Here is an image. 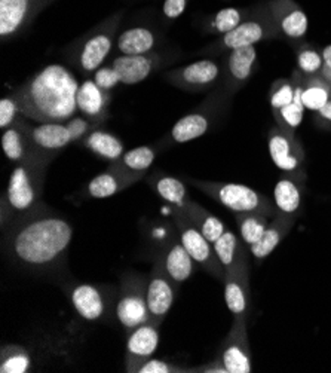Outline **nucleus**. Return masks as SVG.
<instances>
[{"label": "nucleus", "mask_w": 331, "mask_h": 373, "mask_svg": "<svg viewBox=\"0 0 331 373\" xmlns=\"http://www.w3.org/2000/svg\"><path fill=\"white\" fill-rule=\"evenodd\" d=\"M3 251L12 263L31 271L54 268L66 256L73 227L69 220L39 206L6 227Z\"/></svg>", "instance_id": "f257e3e1"}, {"label": "nucleus", "mask_w": 331, "mask_h": 373, "mask_svg": "<svg viewBox=\"0 0 331 373\" xmlns=\"http://www.w3.org/2000/svg\"><path fill=\"white\" fill-rule=\"evenodd\" d=\"M80 83L73 71L61 64H49L18 87L12 97L21 116L33 122L66 124L76 115Z\"/></svg>", "instance_id": "f03ea898"}, {"label": "nucleus", "mask_w": 331, "mask_h": 373, "mask_svg": "<svg viewBox=\"0 0 331 373\" xmlns=\"http://www.w3.org/2000/svg\"><path fill=\"white\" fill-rule=\"evenodd\" d=\"M51 161V158L34 149L27 160L15 165L2 197V220L9 213L12 223L20 216L39 206L45 186L46 168Z\"/></svg>", "instance_id": "7ed1b4c3"}, {"label": "nucleus", "mask_w": 331, "mask_h": 373, "mask_svg": "<svg viewBox=\"0 0 331 373\" xmlns=\"http://www.w3.org/2000/svg\"><path fill=\"white\" fill-rule=\"evenodd\" d=\"M188 182L199 189L206 197L217 201L220 206L234 211L235 214L241 213H262L275 218L279 214L275 202H272L262 192L255 190L250 186L239 183H226V182H211V180H196L188 178Z\"/></svg>", "instance_id": "20e7f679"}, {"label": "nucleus", "mask_w": 331, "mask_h": 373, "mask_svg": "<svg viewBox=\"0 0 331 373\" xmlns=\"http://www.w3.org/2000/svg\"><path fill=\"white\" fill-rule=\"evenodd\" d=\"M281 31L278 24L274 20V15L269 8V2L253 6L251 15L242 21L237 29L222 34L214 45L210 46L206 52L222 54L232 50H238L244 46H253L263 41L279 38Z\"/></svg>", "instance_id": "39448f33"}, {"label": "nucleus", "mask_w": 331, "mask_h": 373, "mask_svg": "<svg viewBox=\"0 0 331 373\" xmlns=\"http://www.w3.org/2000/svg\"><path fill=\"white\" fill-rule=\"evenodd\" d=\"M120 20L122 14H115L78 41L73 50V58L83 75L95 73L103 66L115 45Z\"/></svg>", "instance_id": "423d86ee"}, {"label": "nucleus", "mask_w": 331, "mask_h": 373, "mask_svg": "<svg viewBox=\"0 0 331 373\" xmlns=\"http://www.w3.org/2000/svg\"><path fill=\"white\" fill-rule=\"evenodd\" d=\"M230 99L232 95L223 85L220 87L199 107H196V111L178 119L169 132L171 143L181 144L205 136L216 119L223 113V109H227Z\"/></svg>", "instance_id": "0eeeda50"}, {"label": "nucleus", "mask_w": 331, "mask_h": 373, "mask_svg": "<svg viewBox=\"0 0 331 373\" xmlns=\"http://www.w3.org/2000/svg\"><path fill=\"white\" fill-rule=\"evenodd\" d=\"M147 281L149 280L134 274L124 275L120 281L116 317L125 332L152 320L149 307H147Z\"/></svg>", "instance_id": "6e6552de"}, {"label": "nucleus", "mask_w": 331, "mask_h": 373, "mask_svg": "<svg viewBox=\"0 0 331 373\" xmlns=\"http://www.w3.org/2000/svg\"><path fill=\"white\" fill-rule=\"evenodd\" d=\"M173 222L177 227L181 244L185 246L195 263L199 265L202 269L216 276V279L223 281L225 268L216 255L213 243L208 241L201 234V231L195 226V223L189 219V216L185 211L174 210Z\"/></svg>", "instance_id": "1a4fd4ad"}, {"label": "nucleus", "mask_w": 331, "mask_h": 373, "mask_svg": "<svg viewBox=\"0 0 331 373\" xmlns=\"http://www.w3.org/2000/svg\"><path fill=\"white\" fill-rule=\"evenodd\" d=\"M267 149L278 170L304 182L306 153L296 134H288L274 125L267 132Z\"/></svg>", "instance_id": "9d476101"}, {"label": "nucleus", "mask_w": 331, "mask_h": 373, "mask_svg": "<svg viewBox=\"0 0 331 373\" xmlns=\"http://www.w3.org/2000/svg\"><path fill=\"white\" fill-rule=\"evenodd\" d=\"M165 80L183 91L201 92L211 90L220 80L223 82V63L213 58H202L199 62L167 71Z\"/></svg>", "instance_id": "9b49d317"}, {"label": "nucleus", "mask_w": 331, "mask_h": 373, "mask_svg": "<svg viewBox=\"0 0 331 373\" xmlns=\"http://www.w3.org/2000/svg\"><path fill=\"white\" fill-rule=\"evenodd\" d=\"M226 373H251V348L248 341L247 317H234V323L216 357Z\"/></svg>", "instance_id": "f8f14e48"}, {"label": "nucleus", "mask_w": 331, "mask_h": 373, "mask_svg": "<svg viewBox=\"0 0 331 373\" xmlns=\"http://www.w3.org/2000/svg\"><path fill=\"white\" fill-rule=\"evenodd\" d=\"M177 290L178 284L171 280L161 258H159L155 262L149 281H147V307H149L150 318L155 323H164L168 312L174 305Z\"/></svg>", "instance_id": "ddd939ff"}, {"label": "nucleus", "mask_w": 331, "mask_h": 373, "mask_svg": "<svg viewBox=\"0 0 331 373\" xmlns=\"http://www.w3.org/2000/svg\"><path fill=\"white\" fill-rule=\"evenodd\" d=\"M55 0H0V36L14 38L27 29L38 14Z\"/></svg>", "instance_id": "4468645a"}, {"label": "nucleus", "mask_w": 331, "mask_h": 373, "mask_svg": "<svg viewBox=\"0 0 331 373\" xmlns=\"http://www.w3.org/2000/svg\"><path fill=\"white\" fill-rule=\"evenodd\" d=\"M67 296L78 316L91 323L103 320L108 314L110 302H112V296L107 288L88 283L71 284Z\"/></svg>", "instance_id": "2eb2a0df"}, {"label": "nucleus", "mask_w": 331, "mask_h": 373, "mask_svg": "<svg viewBox=\"0 0 331 373\" xmlns=\"http://www.w3.org/2000/svg\"><path fill=\"white\" fill-rule=\"evenodd\" d=\"M159 328L161 324L149 320L141 326L127 332L125 372L139 373V369L152 358L159 345Z\"/></svg>", "instance_id": "dca6fc26"}, {"label": "nucleus", "mask_w": 331, "mask_h": 373, "mask_svg": "<svg viewBox=\"0 0 331 373\" xmlns=\"http://www.w3.org/2000/svg\"><path fill=\"white\" fill-rule=\"evenodd\" d=\"M257 48L244 46L238 50L229 51L226 62H223V88L234 97V95L247 85L257 69Z\"/></svg>", "instance_id": "f3484780"}, {"label": "nucleus", "mask_w": 331, "mask_h": 373, "mask_svg": "<svg viewBox=\"0 0 331 373\" xmlns=\"http://www.w3.org/2000/svg\"><path fill=\"white\" fill-rule=\"evenodd\" d=\"M24 128L27 131V136L31 141V146L41 152L48 158L54 160L57 153L67 148L73 143L70 129L66 124L59 122H34L27 121V118L22 116Z\"/></svg>", "instance_id": "a211bd4d"}, {"label": "nucleus", "mask_w": 331, "mask_h": 373, "mask_svg": "<svg viewBox=\"0 0 331 373\" xmlns=\"http://www.w3.org/2000/svg\"><path fill=\"white\" fill-rule=\"evenodd\" d=\"M225 300L234 317H248L251 304L248 263L225 271Z\"/></svg>", "instance_id": "6ab92c4d"}, {"label": "nucleus", "mask_w": 331, "mask_h": 373, "mask_svg": "<svg viewBox=\"0 0 331 373\" xmlns=\"http://www.w3.org/2000/svg\"><path fill=\"white\" fill-rule=\"evenodd\" d=\"M269 8L281 34L290 41H299L308 33L309 20L294 0H269Z\"/></svg>", "instance_id": "aec40b11"}, {"label": "nucleus", "mask_w": 331, "mask_h": 373, "mask_svg": "<svg viewBox=\"0 0 331 373\" xmlns=\"http://www.w3.org/2000/svg\"><path fill=\"white\" fill-rule=\"evenodd\" d=\"M110 100H112L110 92L98 87L94 79L83 80L79 85L78 111L82 113V116L88 118L97 125L106 121Z\"/></svg>", "instance_id": "412c9836"}, {"label": "nucleus", "mask_w": 331, "mask_h": 373, "mask_svg": "<svg viewBox=\"0 0 331 373\" xmlns=\"http://www.w3.org/2000/svg\"><path fill=\"white\" fill-rule=\"evenodd\" d=\"M161 64V57L155 52L140 55H119L113 58L112 66L120 76L124 85H136L143 82Z\"/></svg>", "instance_id": "4be33fe9"}, {"label": "nucleus", "mask_w": 331, "mask_h": 373, "mask_svg": "<svg viewBox=\"0 0 331 373\" xmlns=\"http://www.w3.org/2000/svg\"><path fill=\"white\" fill-rule=\"evenodd\" d=\"M143 176L140 174H129L118 170V168L110 167L104 173L95 176L94 178L90 180V183L87 185V194L90 198L95 199H104L110 198L119 192L125 190L127 188L132 186L134 183H137Z\"/></svg>", "instance_id": "5701e85b"}, {"label": "nucleus", "mask_w": 331, "mask_h": 373, "mask_svg": "<svg viewBox=\"0 0 331 373\" xmlns=\"http://www.w3.org/2000/svg\"><path fill=\"white\" fill-rule=\"evenodd\" d=\"M297 216H288L279 213L269 222L262 238L254 246L250 247L251 255L255 260L266 259L271 253L281 244V241L290 234L296 225Z\"/></svg>", "instance_id": "b1692460"}, {"label": "nucleus", "mask_w": 331, "mask_h": 373, "mask_svg": "<svg viewBox=\"0 0 331 373\" xmlns=\"http://www.w3.org/2000/svg\"><path fill=\"white\" fill-rule=\"evenodd\" d=\"M294 83V88H296V97L294 100L283 107V109H278V111H272L274 118L276 121V125L284 129L288 134H296L297 128L300 127L302 121H303V115H304V106L302 101V90H303V79L304 75L302 71L297 69L293 71V75L290 78Z\"/></svg>", "instance_id": "393cba45"}, {"label": "nucleus", "mask_w": 331, "mask_h": 373, "mask_svg": "<svg viewBox=\"0 0 331 373\" xmlns=\"http://www.w3.org/2000/svg\"><path fill=\"white\" fill-rule=\"evenodd\" d=\"M161 260L164 263L167 274L171 276V280L178 286L189 280L190 275L193 274L195 260L192 259L185 246L181 244L180 238L173 243H169V246L162 253Z\"/></svg>", "instance_id": "a878e982"}, {"label": "nucleus", "mask_w": 331, "mask_h": 373, "mask_svg": "<svg viewBox=\"0 0 331 373\" xmlns=\"http://www.w3.org/2000/svg\"><path fill=\"white\" fill-rule=\"evenodd\" d=\"M302 185L299 178L284 174L281 176L274 189V202L279 213L297 216L302 209Z\"/></svg>", "instance_id": "bb28decb"}, {"label": "nucleus", "mask_w": 331, "mask_h": 373, "mask_svg": "<svg viewBox=\"0 0 331 373\" xmlns=\"http://www.w3.org/2000/svg\"><path fill=\"white\" fill-rule=\"evenodd\" d=\"M2 149L8 160L17 164L27 160L34 152V148L31 146V141L27 136V131L24 128L21 116L10 127L3 129Z\"/></svg>", "instance_id": "cd10ccee"}, {"label": "nucleus", "mask_w": 331, "mask_h": 373, "mask_svg": "<svg viewBox=\"0 0 331 373\" xmlns=\"http://www.w3.org/2000/svg\"><path fill=\"white\" fill-rule=\"evenodd\" d=\"M80 143L83 148H87L90 152L97 155L98 158L110 162L120 160L125 153V146L122 140L106 129L95 128Z\"/></svg>", "instance_id": "c85d7f7f"}, {"label": "nucleus", "mask_w": 331, "mask_h": 373, "mask_svg": "<svg viewBox=\"0 0 331 373\" xmlns=\"http://www.w3.org/2000/svg\"><path fill=\"white\" fill-rule=\"evenodd\" d=\"M150 186L164 201L173 206L174 210L185 211L192 201L189 197V192L180 178L167 176V174H156L150 178Z\"/></svg>", "instance_id": "c756f323"}, {"label": "nucleus", "mask_w": 331, "mask_h": 373, "mask_svg": "<svg viewBox=\"0 0 331 373\" xmlns=\"http://www.w3.org/2000/svg\"><path fill=\"white\" fill-rule=\"evenodd\" d=\"M244 244L245 243L242 241V238L230 230H227L216 243H213L216 255L220 263L223 265L225 271L248 263V251Z\"/></svg>", "instance_id": "7c9ffc66"}, {"label": "nucleus", "mask_w": 331, "mask_h": 373, "mask_svg": "<svg viewBox=\"0 0 331 373\" xmlns=\"http://www.w3.org/2000/svg\"><path fill=\"white\" fill-rule=\"evenodd\" d=\"M156 45V34L147 27H131L118 36L116 50L122 55L149 54Z\"/></svg>", "instance_id": "2f4dec72"}, {"label": "nucleus", "mask_w": 331, "mask_h": 373, "mask_svg": "<svg viewBox=\"0 0 331 373\" xmlns=\"http://www.w3.org/2000/svg\"><path fill=\"white\" fill-rule=\"evenodd\" d=\"M185 213L210 243H216L217 239L227 231V226L220 220L217 216L201 207L199 204H196L195 201L189 202Z\"/></svg>", "instance_id": "473e14b6"}, {"label": "nucleus", "mask_w": 331, "mask_h": 373, "mask_svg": "<svg viewBox=\"0 0 331 373\" xmlns=\"http://www.w3.org/2000/svg\"><path fill=\"white\" fill-rule=\"evenodd\" d=\"M330 100L331 85L321 75L304 76L302 90V101L304 109L320 112Z\"/></svg>", "instance_id": "72a5a7b5"}, {"label": "nucleus", "mask_w": 331, "mask_h": 373, "mask_svg": "<svg viewBox=\"0 0 331 373\" xmlns=\"http://www.w3.org/2000/svg\"><path fill=\"white\" fill-rule=\"evenodd\" d=\"M155 160L156 150L152 146H140L125 152L120 160L112 162L110 167L118 168V170L124 173L144 176V173L152 167Z\"/></svg>", "instance_id": "f704fd0d"}, {"label": "nucleus", "mask_w": 331, "mask_h": 373, "mask_svg": "<svg viewBox=\"0 0 331 373\" xmlns=\"http://www.w3.org/2000/svg\"><path fill=\"white\" fill-rule=\"evenodd\" d=\"M33 358L22 345H5L0 351V372L2 373H29L33 372Z\"/></svg>", "instance_id": "c9c22d12"}, {"label": "nucleus", "mask_w": 331, "mask_h": 373, "mask_svg": "<svg viewBox=\"0 0 331 373\" xmlns=\"http://www.w3.org/2000/svg\"><path fill=\"white\" fill-rule=\"evenodd\" d=\"M235 219L242 241L248 247L259 241L271 222V218L262 213H241L237 214Z\"/></svg>", "instance_id": "e433bc0d"}, {"label": "nucleus", "mask_w": 331, "mask_h": 373, "mask_svg": "<svg viewBox=\"0 0 331 373\" xmlns=\"http://www.w3.org/2000/svg\"><path fill=\"white\" fill-rule=\"evenodd\" d=\"M251 10H253V8H247V9L225 8V9H220L210 22V30L213 33L226 34L234 29H237L242 21L247 20L251 15Z\"/></svg>", "instance_id": "4c0bfd02"}, {"label": "nucleus", "mask_w": 331, "mask_h": 373, "mask_svg": "<svg viewBox=\"0 0 331 373\" xmlns=\"http://www.w3.org/2000/svg\"><path fill=\"white\" fill-rule=\"evenodd\" d=\"M324 67L323 51L311 45H302L297 50V69L304 76L320 75Z\"/></svg>", "instance_id": "58836bf2"}, {"label": "nucleus", "mask_w": 331, "mask_h": 373, "mask_svg": "<svg viewBox=\"0 0 331 373\" xmlns=\"http://www.w3.org/2000/svg\"><path fill=\"white\" fill-rule=\"evenodd\" d=\"M294 97H296V88H294L291 79L275 80L269 91V103H271L272 111L283 109L294 100Z\"/></svg>", "instance_id": "ea45409f"}, {"label": "nucleus", "mask_w": 331, "mask_h": 373, "mask_svg": "<svg viewBox=\"0 0 331 373\" xmlns=\"http://www.w3.org/2000/svg\"><path fill=\"white\" fill-rule=\"evenodd\" d=\"M20 115L21 112L18 101L12 97V94L0 100V128L6 129L10 127L20 118Z\"/></svg>", "instance_id": "a19ab883"}, {"label": "nucleus", "mask_w": 331, "mask_h": 373, "mask_svg": "<svg viewBox=\"0 0 331 373\" xmlns=\"http://www.w3.org/2000/svg\"><path fill=\"white\" fill-rule=\"evenodd\" d=\"M95 83L98 87H100L101 90L104 91H112L113 88H116L120 82V76L116 71V69L110 64V66H101L100 69H98L95 73H94V78Z\"/></svg>", "instance_id": "79ce46f5"}, {"label": "nucleus", "mask_w": 331, "mask_h": 373, "mask_svg": "<svg viewBox=\"0 0 331 373\" xmlns=\"http://www.w3.org/2000/svg\"><path fill=\"white\" fill-rule=\"evenodd\" d=\"M66 125L70 129V134L73 139V143L75 141H82L85 137H87L90 132H92L98 125L90 121L88 118L85 116H73L70 121L66 122Z\"/></svg>", "instance_id": "37998d69"}, {"label": "nucleus", "mask_w": 331, "mask_h": 373, "mask_svg": "<svg viewBox=\"0 0 331 373\" xmlns=\"http://www.w3.org/2000/svg\"><path fill=\"white\" fill-rule=\"evenodd\" d=\"M183 372H190V369L180 367L177 365H173L159 358H149L139 369V373H183Z\"/></svg>", "instance_id": "c03bdc74"}, {"label": "nucleus", "mask_w": 331, "mask_h": 373, "mask_svg": "<svg viewBox=\"0 0 331 373\" xmlns=\"http://www.w3.org/2000/svg\"><path fill=\"white\" fill-rule=\"evenodd\" d=\"M189 5V0H165L164 2V17L167 20H176L183 15Z\"/></svg>", "instance_id": "a18cd8bd"}, {"label": "nucleus", "mask_w": 331, "mask_h": 373, "mask_svg": "<svg viewBox=\"0 0 331 373\" xmlns=\"http://www.w3.org/2000/svg\"><path fill=\"white\" fill-rule=\"evenodd\" d=\"M190 372H198V373H226L223 365L220 363L217 358H214L213 362H210V363H205L202 366L193 367V369H190Z\"/></svg>", "instance_id": "49530a36"}, {"label": "nucleus", "mask_w": 331, "mask_h": 373, "mask_svg": "<svg viewBox=\"0 0 331 373\" xmlns=\"http://www.w3.org/2000/svg\"><path fill=\"white\" fill-rule=\"evenodd\" d=\"M316 121L331 124V100L323 107L320 112H316Z\"/></svg>", "instance_id": "de8ad7c7"}, {"label": "nucleus", "mask_w": 331, "mask_h": 373, "mask_svg": "<svg viewBox=\"0 0 331 373\" xmlns=\"http://www.w3.org/2000/svg\"><path fill=\"white\" fill-rule=\"evenodd\" d=\"M323 58H324V64L331 69V45H327L323 50Z\"/></svg>", "instance_id": "09e8293b"}, {"label": "nucleus", "mask_w": 331, "mask_h": 373, "mask_svg": "<svg viewBox=\"0 0 331 373\" xmlns=\"http://www.w3.org/2000/svg\"><path fill=\"white\" fill-rule=\"evenodd\" d=\"M328 83H330V85H331V69L330 67H327L325 64H324V67H323V70H321V73H320Z\"/></svg>", "instance_id": "8fccbe9b"}]
</instances>
